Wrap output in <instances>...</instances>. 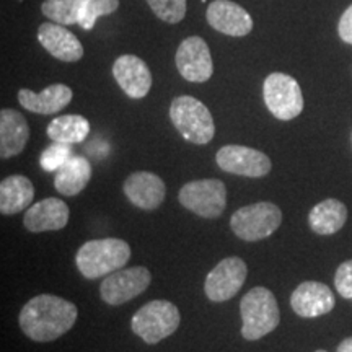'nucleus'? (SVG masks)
Wrapping results in <instances>:
<instances>
[{"label":"nucleus","mask_w":352,"mask_h":352,"mask_svg":"<svg viewBox=\"0 0 352 352\" xmlns=\"http://www.w3.org/2000/svg\"><path fill=\"white\" fill-rule=\"evenodd\" d=\"M34 199V186L23 175H12L0 183V212L19 214L28 209Z\"/></svg>","instance_id":"nucleus-21"},{"label":"nucleus","mask_w":352,"mask_h":352,"mask_svg":"<svg viewBox=\"0 0 352 352\" xmlns=\"http://www.w3.org/2000/svg\"><path fill=\"white\" fill-rule=\"evenodd\" d=\"M91 179V165L85 157L72 155L56 171L54 188L63 196L80 195Z\"/></svg>","instance_id":"nucleus-22"},{"label":"nucleus","mask_w":352,"mask_h":352,"mask_svg":"<svg viewBox=\"0 0 352 352\" xmlns=\"http://www.w3.org/2000/svg\"><path fill=\"white\" fill-rule=\"evenodd\" d=\"M38 41L52 57L63 63H77L83 56V46L76 34L54 21L39 26Z\"/></svg>","instance_id":"nucleus-18"},{"label":"nucleus","mask_w":352,"mask_h":352,"mask_svg":"<svg viewBox=\"0 0 352 352\" xmlns=\"http://www.w3.org/2000/svg\"><path fill=\"white\" fill-rule=\"evenodd\" d=\"M248 267L246 263L239 256H228L215 264L209 272L204 283L206 297L214 303H222L230 300L243 287Z\"/></svg>","instance_id":"nucleus-9"},{"label":"nucleus","mask_w":352,"mask_h":352,"mask_svg":"<svg viewBox=\"0 0 352 352\" xmlns=\"http://www.w3.org/2000/svg\"><path fill=\"white\" fill-rule=\"evenodd\" d=\"M46 134L52 142L80 144L90 134V122L80 114H64L50 122Z\"/></svg>","instance_id":"nucleus-24"},{"label":"nucleus","mask_w":352,"mask_h":352,"mask_svg":"<svg viewBox=\"0 0 352 352\" xmlns=\"http://www.w3.org/2000/svg\"><path fill=\"white\" fill-rule=\"evenodd\" d=\"M340 38L347 44H352V6L342 13L340 25H338Z\"/></svg>","instance_id":"nucleus-30"},{"label":"nucleus","mask_w":352,"mask_h":352,"mask_svg":"<svg viewBox=\"0 0 352 352\" xmlns=\"http://www.w3.org/2000/svg\"><path fill=\"white\" fill-rule=\"evenodd\" d=\"M215 162L227 173L246 178H263L272 168L271 158L266 153L246 145H226L217 152Z\"/></svg>","instance_id":"nucleus-11"},{"label":"nucleus","mask_w":352,"mask_h":352,"mask_svg":"<svg viewBox=\"0 0 352 352\" xmlns=\"http://www.w3.org/2000/svg\"><path fill=\"white\" fill-rule=\"evenodd\" d=\"M85 0H44L41 10L46 19L59 25H78Z\"/></svg>","instance_id":"nucleus-25"},{"label":"nucleus","mask_w":352,"mask_h":352,"mask_svg":"<svg viewBox=\"0 0 352 352\" xmlns=\"http://www.w3.org/2000/svg\"><path fill=\"white\" fill-rule=\"evenodd\" d=\"M264 103L271 114L280 121H290L303 111L302 88L294 77L274 72L263 85Z\"/></svg>","instance_id":"nucleus-7"},{"label":"nucleus","mask_w":352,"mask_h":352,"mask_svg":"<svg viewBox=\"0 0 352 352\" xmlns=\"http://www.w3.org/2000/svg\"><path fill=\"white\" fill-rule=\"evenodd\" d=\"M30 139V126L25 116L12 108L0 111V157L2 160L20 155Z\"/></svg>","instance_id":"nucleus-19"},{"label":"nucleus","mask_w":352,"mask_h":352,"mask_svg":"<svg viewBox=\"0 0 352 352\" xmlns=\"http://www.w3.org/2000/svg\"><path fill=\"white\" fill-rule=\"evenodd\" d=\"M179 204L204 219H217L227 206V188L220 179H196L179 189Z\"/></svg>","instance_id":"nucleus-8"},{"label":"nucleus","mask_w":352,"mask_h":352,"mask_svg":"<svg viewBox=\"0 0 352 352\" xmlns=\"http://www.w3.org/2000/svg\"><path fill=\"white\" fill-rule=\"evenodd\" d=\"M70 157H72V148L67 144L52 142L50 147L43 151L41 157H39V164H41L43 170L57 171Z\"/></svg>","instance_id":"nucleus-28"},{"label":"nucleus","mask_w":352,"mask_h":352,"mask_svg":"<svg viewBox=\"0 0 352 352\" xmlns=\"http://www.w3.org/2000/svg\"><path fill=\"white\" fill-rule=\"evenodd\" d=\"M78 316L77 307L63 297L41 294L25 303L19 316L20 329L34 342L59 340L74 328Z\"/></svg>","instance_id":"nucleus-1"},{"label":"nucleus","mask_w":352,"mask_h":352,"mask_svg":"<svg viewBox=\"0 0 352 352\" xmlns=\"http://www.w3.org/2000/svg\"><path fill=\"white\" fill-rule=\"evenodd\" d=\"M69 215V206L63 199L46 197L30 206L23 215V226L26 230L33 233L63 230L67 226Z\"/></svg>","instance_id":"nucleus-17"},{"label":"nucleus","mask_w":352,"mask_h":352,"mask_svg":"<svg viewBox=\"0 0 352 352\" xmlns=\"http://www.w3.org/2000/svg\"><path fill=\"white\" fill-rule=\"evenodd\" d=\"M113 76L129 98L140 100L151 91V69L138 56L124 54L118 57L113 64Z\"/></svg>","instance_id":"nucleus-14"},{"label":"nucleus","mask_w":352,"mask_h":352,"mask_svg":"<svg viewBox=\"0 0 352 352\" xmlns=\"http://www.w3.org/2000/svg\"><path fill=\"white\" fill-rule=\"evenodd\" d=\"M74 98L72 88L64 83H54L44 88L41 94H34L28 88L19 91V101L25 109L38 114H54L64 109Z\"/></svg>","instance_id":"nucleus-20"},{"label":"nucleus","mask_w":352,"mask_h":352,"mask_svg":"<svg viewBox=\"0 0 352 352\" xmlns=\"http://www.w3.org/2000/svg\"><path fill=\"white\" fill-rule=\"evenodd\" d=\"M334 287L342 298L352 300V259L344 261L334 274Z\"/></svg>","instance_id":"nucleus-29"},{"label":"nucleus","mask_w":352,"mask_h":352,"mask_svg":"<svg viewBox=\"0 0 352 352\" xmlns=\"http://www.w3.org/2000/svg\"><path fill=\"white\" fill-rule=\"evenodd\" d=\"M118 7H120V0H85L78 25L83 30H91L100 16L111 15L118 10Z\"/></svg>","instance_id":"nucleus-26"},{"label":"nucleus","mask_w":352,"mask_h":352,"mask_svg":"<svg viewBox=\"0 0 352 352\" xmlns=\"http://www.w3.org/2000/svg\"><path fill=\"white\" fill-rule=\"evenodd\" d=\"M131 259V246L120 239L85 241L76 254V264L87 279H98L124 267Z\"/></svg>","instance_id":"nucleus-2"},{"label":"nucleus","mask_w":352,"mask_h":352,"mask_svg":"<svg viewBox=\"0 0 352 352\" xmlns=\"http://www.w3.org/2000/svg\"><path fill=\"white\" fill-rule=\"evenodd\" d=\"M283 223V212L272 202H254L236 210L230 219L232 232L243 241L267 239Z\"/></svg>","instance_id":"nucleus-6"},{"label":"nucleus","mask_w":352,"mask_h":352,"mask_svg":"<svg viewBox=\"0 0 352 352\" xmlns=\"http://www.w3.org/2000/svg\"><path fill=\"white\" fill-rule=\"evenodd\" d=\"M241 336L246 341H258L279 327L280 311L276 296L266 287H254L240 302Z\"/></svg>","instance_id":"nucleus-3"},{"label":"nucleus","mask_w":352,"mask_h":352,"mask_svg":"<svg viewBox=\"0 0 352 352\" xmlns=\"http://www.w3.org/2000/svg\"><path fill=\"white\" fill-rule=\"evenodd\" d=\"M336 305L333 290L318 280H307L294 290L290 307L302 318H316L327 315Z\"/></svg>","instance_id":"nucleus-15"},{"label":"nucleus","mask_w":352,"mask_h":352,"mask_svg":"<svg viewBox=\"0 0 352 352\" xmlns=\"http://www.w3.org/2000/svg\"><path fill=\"white\" fill-rule=\"evenodd\" d=\"M152 283L151 271L144 266L122 267L107 276L100 285L101 298L108 305H122L147 290Z\"/></svg>","instance_id":"nucleus-10"},{"label":"nucleus","mask_w":352,"mask_h":352,"mask_svg":"<svg viewBox=\"0 0 352 352\" xmlns=\"http://www.w3.org/2000/svg\"><path fill=\"white\" fill-rule=\"evenodd\" d=\"M170 120L176 131L191 144L206 145L212 140L215 134L212 114L209 108L195 96H176L171 101Z\"/></svg>","instance_id":"nucleus-4"},{"label":"nucleus","mask_w":352,"mask_h":352,"mask_svg":"<svg viewBox=\"0 0 352 352\" xmlns=\"http://www.w3.org/2000/svg\"><path fill=\"white\" fill-rule=\"evenodd\" d=\"M347 208L338 199L318 202L308 214V226L318 235H333L346 226Z\"/></svg>","instance_id":"nucleus-23"},{"label":"nucleus","mask_w":352,"mask_h":352,"mask_svg":"<svg viewBox=\"0 0 352 352\" xmlns=\"http://www.w3.org/2000/svg\"><path fill=\"white\" fill-rule=\"evenodd\" d=\"M122 191L135 208L142 210H155L160 208L166 196L164 179L151 171H135L124 182Z\"/></svg>","instance_id":"nucleus-16"},{"label":"nucleus","mask_w":352,"mask_h":352,"mask_svg":"<svg viewBox=\"0 0 352 352\" xmlns=\"http://www.w3.org/2000/svg\"><path fill=\"white\" fill-rule=\"evenodd\" d=\"M336 352H352V336L346 338V340L342 341L340 346H338Z\"/></svg>","instance_id":"nucleus-31"},{"label":"nucleus","mask_w":352,"mask_h":352,"mask_svg":"<svg viewBox=\"0 0 352 352\" xmlns=\"http://www.w3.org/2000/svg\"><path fill=\"white\" fill-rule=\"evenodd\" d=\"M182 321L178 307L168 300H152L132 316V333L147 344H158L165 338L176 333Z\"/></svg>","instance_id":"nucleus-5"},{"label":"nucleus","mask_w":352,"mask_h":352,"mask_svg":"<svg viewBox=\"0 0 352 352\" xmlns=\"http://www.w3.org/2000/svg\"><path fill=\"white\" fill-rule=\"evenodd\" d=\"M175 63L178 72L188 82H208L214 74L210 50L201 36H189L184 39L176 51Z\"/></svg>","instance_id":"nucleus-12"},{"label":"nucleus","mask_w":352,"mask_h":352,"mask_svg":"<svg viewBox=\"0 0 352 352\" xmlns=\"http://www.w3.org/2000/svg\"><path fill=\"white\" fill-rule=\"evenodd\" d=\"M208 23L227 36L241 38L252 33L253 19L243 7L232 0H214L206 12Z\"/></svg>","instance_id":"nucleus-13"},{"label":"nucleus","mask_w":352,"mask_h":352,"mask_svg":"<svg viewBox=\"0 0 352 352\" xmlns=\"http://www.w3.org/2000/svg\"><path fill=\"white\" fill-rule=\"evenodd\" d=\"M315 352H328V351H315Z\"/></svg>","instance_id":"nucleus-32"},{"label":"nucleus","mask_w":352,"mask_h":352,"mask_svg":"<svg viewBox=\"0 0 352 352\" xmlns=\"http://www.w3.org/2000/svg\"><path fill=\"white\" fill-rule=\"evenodd\" d=\"M147 3L158 19L170 25L179 23L186 15V0H147Z\"/></svg>","instance_id":"nucleus-27"}]
</instances>
